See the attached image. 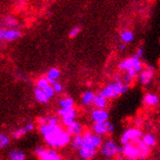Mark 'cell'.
Returning a JSON list of instances; mask_svg holds the SVG:
<instances>
[{
  "label": "cell",
  "mask_w": 160,
  "mask_h": 160,
  "mask_svg": "<svg viewBox=\"0 0 160 160\" xmlns=\"http://www.w3.org/2000/svg\"><path fill=\"white\" fill-rule=\"evenodd\" d=\"M20 25L17 18L12 15H4L1 21V27L4 26L6 29H17Z\"/></svg>",
  "instance_id": "13"
},
{
  "label": "cell",
  "mask_w": 160,
  "mask_h": 160,
  "mask_svg": "<svg viewBox=\"0 0 160 160\" xmlns=\"http://www.w3.org/2000/svg\"><path fill=\"white\" fill-rule=\"evenodd\" d=\"M46 145L50 148H61L68 146V143L71 142V135L68 134L67 130L61 129L54 134H51L47 137L43 138Z\"/></svg>",
  "instance_id": "2"
},
{
  "label": "cell",
  "mask_w": 160,
  "mask_h": 160,
  "mask_svg": "<svg viewBox=\"0 0 160 160\" xmlns=\"http://www.w3.org/2000/svg\"><path fill=\"white\" fill-rule=\"evenodd\" d=\"M22 31L18 29H6L1 28L0 29V41L12 42L21 38Z\"/></svg>",
  "instance_id": "8"
},
{
  "label": "cell",
  "mask_w": 160,
  "mask_h": 160,
  "mask_svg": "<svg viewBox=\"0 0 160 160\" xmlns=\"http://www.w3.org/2000/svg\"><path fill=\"white\" fill-rule=\"evenodd\" d=\"M83 141H84V135H76V137H73L71 139V147L73 149H79L80 147L82 146L83 145Z\"/></svg>",
  "instance_id": "26"
},
{
  "label": "cell",
  "mask_w": 160,
  "mask_h": 160,
  "mask_svg": "<svg viewBox=\"0 0 160 160\" xmlns=\"http://www.w3.org/2000/svg\"><path fill=\"white\" fill-rule=\"evenodd\" d=\"M80 31H81V28H80L79 26H75V27H73L72 29L69 30L68 36L70 38H74V37H76L80 34Z\"/></svg>",
  "instance_id": "30"
},
{
  "label": "cell",
  "mask_w": 160,
  "mask_h": 160,
  "mask_svg": "<svg viewBox=\"0 0 160 160\" xmlns=\"http://www.w3.org/2000/svg\"><path fill=\"white\" fill-rule=\"evenodd\" d=\"M52 86H53V89H54V91H55L56 93L60 94V93H62L63 91V86H62V84H61L58 81L56 82L54 85H52Z\"/></svg>",
  "instance_id": "32"
},
{
  "label": "cell",
  "mask_w": 160,
  "mask_h": 160,
  "mask_svg": "<svg viewBox=\"0 0 160 160\" xmlns=\"http://www.w3.org/2000/svg\"><path fill=\"white\" fill-rule=\"evenodd\" d=\"M107 125H108V135H110V134H112L114 131H115V127H114V125L111 123L110 121H108L107 122Z\"/></svg>",
  "instance_id": "36"
},
{
  "label": "cell",
  "mask_w": 160,
  "mask_h": 160,
  "mask_svg": "<svg viewBox=\"0 0 160 160\" xmlns=\"http://www.w3.org/2000/svg\"><path fill=\"white\" fill-rule=\"evenodd\" d=\"M39 160H60L61 156L58 151L54 148H46L44 153L38 158Z\"/></svg>",
  "instance_id": "17"
},
{
  "label": "cell",
  "mask_w": 160,
  "mask_h": 160,
  "mask_svg": "<svg viewBox=\"0 0 160 160\" xmlns=\"http://www.w3.org/2000/svg\"><path fill=\"white\" fill-rule=\"evenodd\" d=\"M44 91V93L46 94V97L49 98V99H51V98H53L54 97H55V94H56V92H55V91H54V89H53V86H49L48 87H46V89L43 91Z\"/></svg>",
  "instance_id": "31"
},
{
  "label": "cell",
  "mask_w": 160,
  "mask_h": 160,
  "mask_svg": "<svg viewBox=\"0 0 160 160\" xmlns=\"http://www.w3.org/2000/svg\"><path fill=\"white\" fill-rule=\"evenodd\" d=\"M67 131L71 137H76V135H83V127L79 122L75 121L72 125H70L68 128H67Z\"/></svg>",
  "instance_id": "20"
},
{
  "label": "cell",
  "mask_w": 160,
  "mask_h": 160,
  "mask_svg": "<svg viewBox=\"0 0 160 160\" xmlns=\"http://www.w3.org/2000/svg\"><path fill=\"white\" fill-rule=\"evenodd\" d=\"M119 38H120V41H122V43L128 44V43L133 42L134 38H135V36H134V33H133L132 30H124L121 31V33H120Z\"/></svg>",
  "instance_id": "22"
},
{
  "label": "cell",
  "mask_w": 160,
  "mask_h": 160,
  "mask_svg": "<svg viewBox=\"0 0 160 160\" xmlns=\"http://www.w3.org/2000/svg\"><path fill=\"white\" fill-rule=\"evenodd\" d=\"M118 69L122 72H125V73L134 70L140 75L143 68H142V63L141 61V58L135 53L131 57L125 58L120 61L118 64Z\"/></svg>",
  "instance_id": "4"
},
{
  "label": "cell",
  "mask_w": 160,
  "mask_h": 160,
  "mask_svg": "<svg viewBox=\"0 0 160 160\" xmlns=\"http://www.w3.org/2000/svg\"><path fill=\"white\" fill-rule=\"evenodd\" d=\"M124 146V157H129L133 159H140L141 160V150L138 146L137 141L134 142H129L127 145L123 146Z\"/></svg>",
  "instance_id": "9"
},
{
  "label": "cell",
  "mask_w": 160,
  "mask_h": 160,
  "mask_svg": "<svg viewBox=\"0 0 160 160\" xmlns=\"http://www.w3.org/2000/svg\"><path fill=\"white\" fill-rule=\"evenodd\" d=\"M109 114L107 109L95 108L91 112V119L94 123H105L108 121Z\"/></svg>",
  "instance_id": "11"
},
{
  "label": "cell",
  "mask_w": 160,
  "mask_h": 160,
  "mask_svg": "<svg viewBox=\"0 0 160 160\" xmlns=\"http://www.w3.org/2000/svg\"><path fill=\"white\" fill-rule=\"evenodd\" d=\"M18 1H19V2H26L27 0H18Z\"/></svg>",
  "instance_id": "43"
},
{
  "label": "cell",
  "mask_w": 160,
  "mask_h": 160,
  "mask_svg": "<svg viewBox=\"0 0 160 160\" xmlns=\"http://www.w3.org/2000/svg\"><path fill=\"white\" fill-rule=\"evenodd\" d=\"M58 105L60 108H73L74 107V100L70 97H65L59 99Z\"/></svg>",
  "instance_id": "24"
},
{
  "label": "cell",
  "mask_w": 160,
  "mask_h": 160,
  "mask_svg": "<svg viewBox=\"0 0 160 160\" xmlns=\"http://www.w3.org/2000/svg\"><path fill=\"white\" fill-rule=\"evenodd\" d=\"M83 135H84V141L82 146L78 149V153L81 159L91 160L97 154V151L102 146L103 140L101 135H96L90 131L84 132Z\"/></svg>",
  "instance_id": "1"
},
{
  "label": "cell",
  "mask_w": 160,
  "mask_h": 160,
  "mask_svg": "<svg viewBox=\"0 0 160 160\" xmlns=\"http://www.w3.org/2000/svg\"><path fill=\"white\" fill-rule=\"evenodd\" d=\"M61 129H62V127L60 124L53 125V124L48 123V124H45L42 126H38V132L42 138H45V137H47V135L54 134L55 132H57Z\"/></svg>",
  "instance_id": "12"
},
{
  "label": "cell",
  "mask_w": 160,
  "mask_h": 160,
  "mask_svg": "<svg viewBox=\"0 0 160 160\" xmlns=\"http://www.w3.org/2000/svg\"><path fill=\"white\" fill-rule=\"evenodd\" d=\"M27 155L19 148H13L8 152V160H26Z\"/></svg>",
  "instance_id": "19"
},
{
  "label": "cell",
  "mask_w": 160,
  "mask_h": 160,
  "mask_svg": "<svg viewBox=\"0 0 160 160\" xmlns=\"http://www.w3.org/2000/svg\"><path fill=\"white\" fill-rule=\"evenodd\" d=\"M135 124H136V127H138V128H140L141 126H142V122H141V119H137V120H136V121H135Z\"/></svg>",
  "instance_id": "41"
},
{
  "label": "cell",
  "mask_w": 160,
  "mask_h": 160,
  "mask_svg": "<svg viewBox=\"0 0 160 160\" xmlns=\"http://www.w3.org/2000/svg\"><path fill=\"white\" fill-rule=\"evenodd\" d=\"M28 130H27V128L23 126V127H20L18 128V129H16L12 132V138L15 139V140H19L21 138H22L23 135H26L28 134Z\"/></svg>",
  "instance_id": "27"
},
{
  "label": "cell",
  "mask_w": 160,
  "mask_h": 160,
  "mask_svg": "<svg viewBox=\"0 0 160 160\" xmlns=\"http://www.w3.org/2000/svg\"><path fill=\"white\" fill-rule=\"evenodd\" d=\"M142 103L146 106H156L159 103V97L158 95L152 92H148L145 94V97L142 98Z\"/></svg>",
  "instance_id": "15"
},
{
  "label": "cell",
  "mask_w": 160,
  "mask_h": 160,
  "mask_svg": "<svg viewBox=\"0 0 160 160\" xmlns=\"http://www.w3.org/2000/svg\"><path fill=\"white\" fill-rule=\"evenodd\" d=\"M33 95L35 99L39 102V103H42V104H47L48 102L50 101V99L46 97V94L44 93V91L42 90L38 89V87H34L33 90Z\"/></svg>",
  "instance_id": "23"
},
{
  "label": "cell",
  "mask_w": 160,
  "mask_h": 160,
  "mask_svg": "<svg viewBox=\"0 0 160 160\" xmlns=\"http://www.w3.org/2000/svg\"><path fill=\"white\" fill-rule=\"evenodd\" d=\"M49 86H52L50 85L49 81H48V79L46 77H40L36 80V87L38 89L44 91L46 87H48Z\"/></svg>",
  "instance_id": "29"
},
{
  "label": "cell",
  "mask_w": 160,
  "mask_h": 160,
  "mask_svg": "<svg viewBox=\"0 0 160 160\" xmlns=\"http://www.w3.org/2000/svg\"><path fill=\"white\" fill-rule=\"evenodd\" d=\"M142 141L145 143L147 146H148L149 148H151V147L155 146L157 141H156V138H155L154 135H152V134H146V135H142Z\"/></svg>",
  "instance_id": "25"
},
{
  "label": "cell",
  "mask_w": 160,
  "mask_h": 160,
  "mask_svg": "<svg viewBox=\"0 0 160 160\" xmlns=\"http://www.w3.org/2000/svg\"><path fill=\"white\" fill-rule=\"evenodd\" d=\"M154 68L152 66H146L142 69V71L139 75V82L142 86H147L149 85L151 80L154 77Z\"/></svg>",
  "instance_id": "10"
},
{
  "label": "cell",
  "mask_w": 160,
  "mask_h": 160,
  "mask_svg": "<svg viewBox=\"0 0 160 160\" xmlns=\"http://www.w3.org/2000/svg\"><path fill=\"white\" fill-rule=\"evenodd\" d=\"M143 53H145V50H143V48H142V47H139V48L136 50V54H137L140 58H142L143 56Z\"/></svg>",
  "instance_id": "38"
},
{
  "label": "cell",
  "mask_w": 160,
  "mask_h": 160,
  "mask_svg": "<svg viewBox=\"0 0 160 160\" xmlns=\"http://www.w3.org/2000/svg\"><path fill=\"white\" fill-rule=\"evenodd\" d=\"M96 97V93L92 91H86L81 94V97H80V104L83 107H87L91 104H93L94 99Z\"/></svg>",
  "instance_id": "14"
},
{
  "label": "cell",
  "mask_w": 160,
  "mask_h": 160,
  "mask_svg": "<svg viewBox=\"0 0 160 160\" xmlns=\"http://www.w3.org/2000/svg\"><path fill=\"white\" fill-rule=\"evenodd\" d=\"M48 123L53 124V125L59 124V118H58V116H49V117H48Z\"/></svg>",
  "instance_id": "35"
},
{
  "label": "cell",
  "mask_w": 160,
  "mask_h": 160,
  "mask_svg": "<svg viewBox=\"0 0 160 160\" xmlns=\"http://www.w3.org/2000/svg\"><path fill=\"white\" fill-rule=\"evenodd\" d=\"M92 132L101 137L108 135V125L107 122L105 123H93L92 125Z\"/></svg>",
  "instance_id": "16"
},
{
  "label": "cell",
  "mask_w": 160,
  "mask_h": 160,
  "mask_svg": "<svg viewBox=\"0 0 160 160\" xmlns=\"http://www.w3.org/2000/svg\"><path fill=\"white\" fill-rule=\"evenodd\" d=\"M123 160H135V159H133V158H129V157H124V159Z\"/></svg>",
  "instance_id": "42"
},
{
  "label": "cell",
  "mask_w": 160,
  "mask_h": 160,
  "mask_svg": "<svg viewBox=\"0 0 160 160\" xmlns=\"http://www.w3.org/2000/svg\"><path fill=\"white\" fill-rule=\"evenodd\" d=\"M60 160H66V159H65V158H62V157H61V159H60Z\"/></svg>",
  "instance_id": "44"
},
{
  "label": "cell",
  "mask_w": 160,
  "mask_h": 160,
  "mask_svg": "<svg viewBox=\"0 0 160 160\" xmlns=\"http://www.w3.org/2000/svg\"><path fill=\"white\" fill-rule=\"evenodd\" d=\"M11 142V139L10 137L5 133H1L0 134V148L4 149L6 147L9 146Z\"/></svg>",
  "instance_id": "28"
},
{
  "label": "cell",
  "mask_w": 160,
  "mask_h": 160,
  "mask_svg": "<svg viewBox=\"0 0 160 160\" xmlns=\"http://www.w3.org/2000/svg\"><path fill=\"white\" fill-rule=\"evenodd\" d=\"M118 145L111 139L103 141L102 146L100 147V152L106 158H112L118 154Z\"/></svg>",
  "instance_id": "7"
},
{
  "label": "cell",
  "mask_w": 160,
  "mask_h": 160,
  "mask_svg": "<svg viewBox=\"0 0 160 160\" xmlns=\"http://www.w3.org/2000/svg\"><path fill=\"white\" fill-rule=\"evenodd\" d=\"M60 77H61V71L58 68L53 67V68H50L47 71L46 78L48 79L50 85H54L60 79Z\"/></svg>",
  "instance_id": "18"
},
{
  "label": "cell",
  "mask_w": 160,
  "mask_h": 160,
  "mask_svg": "<svg viewBox=\"0 0 160 160\" xmlns=\"http://www.w3.org/2000/svg\"><path fill=\"white\" fill-rule=\"evenodd\" d=\"M118 47H119V50H120V51H125L127 46H126V44H125V43H120Z\"/></svg>",
  "instance_id": "39"
},
{
  "label": "cell",
  "mask_w": 160,
  "mask_h": 160,
  "mask_svg": "<svg viewBox=\"0 0 160 160\" xmlns=\"http://www.w3.org/2000/svg\"><path fill=\"white\" fill-rule=\"evenodd\" d=\"M128 87H129V86L125 85L123 81L119 80V81H113L112 83L108 84L102 90H100L98 93H100L108 99H115L120 95L126 93Z\"/></svg>",
  "instance_id": "3"
},
{
  "label": "cell",
  "mask_w": 160,
  "mask_h": 160,
  "mask_svg": "<svg viewBox=\"0 0 160 160\" xmlns=\"http://www.w3.org/2000/svg\"><path fill=\"white\" fill-rule=\"evenodd\" d=\"M58 116L61 118V123L66 128H68L70 125H72L77 118V110L73 108H59L57 111Z\"/></svg>",
  "instance_id": "5"
},
{
  "label": "cell",
  "mask_w": 160,
  "mask_h": 160,
  "mask_svg": "<svg viewBox=\"0 0 160 160\" xmlns=\"http://www.w3.org/2000/svg\"><path fill=\"white\" fill-rule=\"evenodd\" d=\"M108 98H106L105 97H102V95L97 92L93 102V105L97 109H106V107L108 106Z\"/></svg>",
  "instance_id": "21"
},
{
  "label": "cell",
  "mask_w": 160,
  "mask_h": 160,
  "mask_svg": "<svg viewBox=\"0 0 160 160\" xmlns=\"http://www.w3.org/2000/svg\"><path fill=\"white\" fill-rule=\"evenodd\" d=\"M142 135H143L142 132L140 128L132 127L123 132L121 137H120V142H121L122 146H125L129 142H134V141H138L142 140Z\"/></svg>",
  "instance_id": "6"
},
{
  "label": "cell",
  "mask_w": 160,
  "mask_h": 160,
  "mask_svg": "<svg viewBox=\"0 0 160 160\" xmlns=\"http://www.w3.org/2000/svg\"><path fill=\"white\" fill-rule=\"evenodd\" d=\"M36 123H37L38 126H42V125L48 124V117H45V116L38 117L37 120H36Z\"/></svg>",
  "instance_id": "34"
},
{
  "label": "cell",
  "mask_w": 160,
  "mask_h": 160,
  "mask_svg": "<svg viewBox=\"0 0 160 160\" xmlns=\"http://www.w3.org/2000/svg\"><path fill=\"white\" fill-rule=\"evenodd\" d=\"M124 153V146H118V154H122Z\"/></svg>",
  "instance_id": "40"
},
{
  "label": "cell",
  "mask_w": 160,
  "mask_h": 160,
  "mask_svg": "<svg viewBox=\"0 0 160 160\" xmlns=\"http://www.w3.org/2000/svg\"><path fill=\"white\" fill-rule=\"evenodd\" d=\"M45 150H46L45 147H43V146H36V147L34 148L33 153H34V155H35L37 158H39L40 156H41V155L44 153V151H45Z\"/></svg>",
  "instance_id": "33"
},
{
  "label": "cell",
  "mask_w": 160,
  "mask_h": 160,
  "mask_svg": "<svg viewBox=\"0 0 160 160\" xmlns=\"http://www.w3.org/2000/svg\"><path fill=\"white\" fill-rule=\"evenodd\" d=\"M27 128V130L28 132H31V131H33L34 130V124L33 123H27V125L25 126Z\"/></svg>",
  "instance_id": "37"
},
{
  "label": "cell",
  "mask_w": 160,
  "mask_h": 160,
  "mask_svg": "<svg viewBox=\"0 0 160 160\" xmlns=\"http://www.w3.org/2000/svg\"><path fill=\"white\" fill-rule=\"evenodd\" d=\"M159 66H160V63H159Z\"/></svg>",
  "instance_id": "45"
}]
</instances>
